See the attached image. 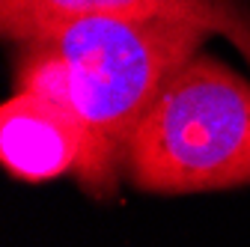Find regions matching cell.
I'll return each instance as SVG.
<instances>
[{
	"label": "cell",
	"mask_w": 250,
	"mask_h": 247,
	"mask_svg": "<svg viewBox=\"0 0 250 247\" xmlns=\"http://www.w3.org/2000/svg\"><path fill=\"white\" fill-rule=\"evenodd\" d=\"M203 36V27L167 15H78L24 42L15 83L66 104L116 182L140 119Z\"/></svg>",
	"instance_id": "cell-1"
},
{
	"label": "cell",
	"mask_w": 250,
	"mask_h": 247,
	"mask_svg": "<svg viewBox=\"0 0 250 247\" xmlns=\"http://www.w3.org/2000/svg\"><path fill=\"white\" fill-rule=\"evenodd\" d=\"M125 170L140 191L164 197L250 182V83L194 54L140 119Z\"/></svg>",
	"instance_id": "cell-2"
},
{
	"label": "cell",
	"mask_w": 250,
	"mask_h": 247,
	"mask_svg": "<svg viewBox=\"0 0 250 247\" xmlns=\"http://www.w3.org/2000/svg\"><path fill=\"white\" fill-rule=\"evenodd\" d=\"M0 164L21 182H51L75 173L92 197L116 191L78 116L30 89H15L0 107Z\"/></svg>",
	"instance_id": "cell-3"
},
{
	"label": "cell",
	"mask_w": 250,
	"mask_h": 247,
	"mask_svg": "<svg viewBox=\"0 0 250 247\" xmlns=\"http://www.w3.org/2000/svg\"><path fill=\"white\" fill-rule=\"evenodd\" d=\"M78 15H167L221 33L250 60V9L238 0H0L6 39L30 42Z\"/></svg>",
	"instance_id": "cell-4"
}]
</instances>
